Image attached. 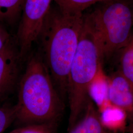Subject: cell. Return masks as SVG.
<instances>
[{
	"label": "cell",
	"instance_id": "6da1fadb",
	"mask_svg": "<svg viewBox=\"0 0 133 133\" xmlns=\"http://www.w3.org/2000/svg\"><path fill=\"white\" fill-rule=\"evenodd\" d=\"M82 14H64L49 10L42 36L45 64L58 93L64 101L68 92V77L83 24Z\"/></svg>",
	"mask_w": 133,
	"mask_h": 133
},
{
	"label": "cell",
	"instance_id": "7a4b0ae2",
	"mask_svg": "<svg viewBox=\"0 0 133 133\" xmlns=\"http://www.w3.org/2000/svg\"><path fill=\"white\" fill-rule=\"evenodd\" d=\"M15 106L16 120L26 125L58 121L64 111V101L39 56H33L29 60L19 81Z\"/></svg>",
	"mask_w": 133,
	"mask_h": 133
},
{
	"label": "cell",
	"instance_id": "3957f363",
	"mask_svg": "<svg viewBox=\"0 0 133 133\" xmlns=\"http://www.w3.org/2000/svg\"><path fill=\"white\" fill-rule=\"evenodd\" d=\"M104 57L99 39L84 16L83 24L68 77L67 95L70 115L68 130L79 120L85 111L91 99V85L102 69Z\"/></svg>",
	"mask_w": 133,
	"mask_h": 133
},
{
	"label": "cell",
	"instance_id": "277c9868",
	"mask_svg": "<svg viewBox=\"0 0 133 133\" xmlns=\"http://www.w3.org/2000/svg\"><path fill=\"white\" fill-rule=\"evenodd\" d=\"M84 16L99 39L104 56L121 50L132 32L133 8L123 0H110Z\"/></svg>",
	"mask_w": 133,
	"mask_h": 133
},
{
	"label": "cell",
	"instance_id": "5b68a950",
	"mask_svg": "<svg viewBox=\"0 0 133 133\" xmlns=\"http://www.w3.org/2000/svg\"><path fill=\"white\" fill-rule=\"evenodd\" d=\"M53 0H25L23 12L17 33L20 58L29 52L40 37Z\"/></svg>",
	"mask_w": 133,
	"mask_h": 133
},
{
	"label": "cell",
	"instance_id": "8992f818",
	"mask_svg": "<svg viewBox=\"0 0 133 133\" xmlns=\"http://www.w3.org/2000/svg\"><path fill=\"white\" fill-rule=\"evenodd\" d=\"M108 99L111 105L122 110L133 121V86L118 71L108 79Z\"/></svg>",
	"mask_w": 133,
	"mask_h": 133
},
{
	"label": "cell",
	"instance_id": "52a82bcc",
	"mask_svg": "<svg viewBox=\"0 0 133 133\" xmlns=\"http://www.w3.org/2000/svg\"><path fill=\"white\" fill-rule=\"evenodd\" d=\"M19 58L10 45L0 51V101L10 95L18 83Z\"/></svg>",
	"mask_w": 133,
	"mask_h": 133
},
{
	"label": "cell",
	"instance_id": "ba28073f",
	"mask_svg": "<svg viewBox=\"0 0 133 133\" xmlns=\"http://www.w3.org/2000/svg\"><path fill=\"white\" fill-rule=\"evenodd\" d=\"M67 133H110L103 125L100 112L90 99L81 117L71 128L68 130Z\"/></svg>",
	"mask_w": 133,
	"mask_h": 133
},
{
	"label": "cell",
	"instance_id": "9c48e42d",
	"mask_svg": "<svg viewBox=\"0 0 133 133\" xmlns=\"http://www.w3.org/2000/svg\"><path fill=\"white\" fill-rule=\"evenodd\" d=\"M100 114L102 123L108 131H126L127 117L122 110L110 104L103 109Z\"/></svg>",
	"mask_w": 133,
	"mask_h": 133
},
{
	"label": "cell",
	"instance_id": "30bf717a",
	"mask_svg": "<svg viewBox=\"0 0 133 133\" xmlns=\"http://www.w3.org/2000/svg\"><path fill=\"white\" fill-rule=\"evenodd\" d=\"M89 97L95 101L101 111L110 105L108 99V79H105L102 69L91 85Z\"/></svg>",
	"mask_w": 133,
	"mask_h": 133
},
{
	"label": "cell",
	"instance_id": "8fae6325",
	"mask_svg": "<svg viewBox=\"0 0 133 133\" xmlns=\"http://www.w3.org/2000/svg\"><path fill=\"white\" fill-rule=\"evenodd\" d=\"M119 71L133 86V34L121 49Z\"/></svg>",
	"mask_w": 133,
	"mask_h": 133
},
{
	"label": "cell",
	"instance_id": "7c38bea8",
	"mask_svg": "<svg viewBox=\"0 0 133 133\" xmlns=\"http://www.w3.org/2000/svg\"><path fill=\"white\" fill-rule=\"evenodd\" d=\"M58 10L64 14H82V12L97 3L105 2L110 0H54Z\"/></svg>",
	"mask_w": 133,
	"mask_h": 133
},
{
	"label": "cell",
	"instance_id": "4fadbf2b",
	"mask_svg": "<svg viewBox=\"0 0 133 133\" xmlns=\"http://www.w3.org/2000/svg\"><path fill=\"white\" fill-rule=\"evenodd\" d=\"M25 0H0V21L14 18L23 8Z\"/></svg>",
	"mask_w": 133,
	"mask_h": 133
},
{
	"label": "cell",
	"instance_id": "5bb4252c",
	"mask_svg": "<svg viewBox=\"0 0 133 133\" xmlns=\"http://www.w3.org/2000/svg\"><path fill=\"white\" fill-rule=\"evenodd\" d=\"M58 121L28 124L8 133H56Z\"/></svg>",
	"mask_w": 133,
	"mask_h": 133
},
{
	"label": "cell",
	"instance_id": "9a60e30c",
	"mask_svg": "<svg viewBox=\"0 0 133 133\" xmlns=\"http://www.w3.org/2000/svg\"><path fill=\"white\" fill-rule=\"evenodd\" d=\"M16 118V108L14 106L0 107V133H3Z\"/></svg>",
	"mask_w": 133,
	"mask_h": 133
},
{
	"label": "cell",
	"instance_id": "2e32d148",
	"mask_svg": "<svg viewBox=\"0 0 133 133\" xmlns=\"http://www.w3.org/2000/svg\"><path fill=\"white\" fill-rule=\"evenodd\" d=\"M10 45V35L0 25V51Z\"/></svg>",
	"mask_w": 133,
	"mask_h": 133
},
{
	"label": "cell",
	"instance_id": "e0dca14e",
	"mask_svg": "<svg viewBox=\"0 0 133 133\" xmlns=\"http://www.w3.org/2000/svg\"><path fill=\"white\" fill-rule=\"evenodd\" d=\"M126 131L129 133H133V121L130 122L129 125L127 126Z\"/></svg>",
	"mask_w": 133,
	"mask_h": 133
}]
</instances>
